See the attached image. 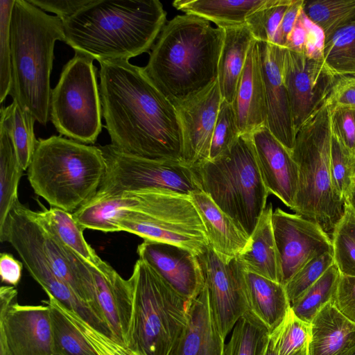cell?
<instances>
[{"label":"cell","mask_w":355,"mask_h":355,"mask_svg":"<svg viewBox=\"0 0 355 355\" xmlns=\"http://www.w3.org/2000/svg\"><path fill=\"white\" fill-rule=\"evenodd\" d=\"M99 90L105 128L123 153L182 162L177 110L146 73L128 60H101Z\"/></svg>","instance_id":"obj_1"},{"label":"cell","mask_w":355,"mask_h":355,"mask_svg":"<svg viewBox=\"0 0 355 355\" xmlns=\"http://www.w3.org/2000/svg\"><path fill=\"white\" fill-rule=\"evenodd\" d=\"M166 23L158 0H91L63 21L64 42L101 60H128L148 52Z\"/></svg>","instance_id":"obj_2"},{"label":"cell","mask_w":355,"mask_h":355,"mask_svg":"<svg viewBox=\"0 0 355 355\" xmlns=\"http://www.w3.org/2000/svg\"><path fill=\"white\" fill-rule=\"evenodd\" d=\"M224 35L202 17L177 15L163 27L144 71L174 105L217 79Z\"/></svg>","instance_id":"obj_3"},{"label":"cell","mask_w":355,"mask_h":355,"mask_svg":"<svg viewBox=\"0 0 355 355\" xmlns=\"http://www.w3.org/2000/svg\"><path fill=\"white\" fill-rule=\"evenodd\" d=\"M10 95L36 121H50L51 74L57 41L64 42L63 22L28 0H15L10 26Z\"/></svg>","instance_id":"obj_4"},{"label":"cell","mask_w":355,"mask_h":355,"mask_svg":"<svg viewBox=\"0 0 355 355\" xmlns=\"http://www.w3.org/2000/svg\"><path fill=\"white\" fill-rule=\"evenodd\" d=\"M105 172L99 146L53 135L38 140L27 177L51 206L73 213L96 194Z\"/></svg>","instance_id":"obj_5"},{"label":"cell","mask_w":355,"mask_h":355,"mask_svg":"<svg viewBox=\"0 0 355 355\" xmlns=\"http://www.w3.org/2000/svg\"><path fill=\"white\" fill-rule=\"evenodd\" d=\"M129 280L132 313L126 347L137 355H168L187 324L191 300L139 258Z\"/></svg>","instance_id":"obj_6"},{"label":"cell","mask_w":355,"mask_h":355,"mask_svg":"<svg viewBox=\"0 0 355 355\" xmlns=\"http://www.w3.org/2000/svg\"><path fill=\"white\" fill-rule=\"evenodd\" d=\"M191 167L200 190L250 237L269 194L258 166L251 134L241 135L229 153Z\"/></svg>","instance_id":"obj_7"},{"label":"cell","mask_w":355,"mask_h":355,"mask_svg":"<svg viewBox=\"0 0 355 355\" xmlns=\"http://www.w3.org/2000/svg\"><path fill=\"white\" fill-rule=\"evenodd\" d=\"M330 109L327 103L296 133L292 156L299 168L293 211L332 232L345 210L334 193L330 174L331 144Z\"/></svg>","instance_id":"obj_8"},{"label":"cell","mask_w":355,"mask_h":355,"mask_svg":"<svg viewBox=\"0 0 355 355\" xmlns=\"http://www.w3.org/2000/svg\"><path fill=\"white\" fill-rule=\"evenodd\" d=\"M128 193L132 202L130 210L125 211L117 221L121 232L178 245L197 257L209 245L190 196L162 190Z\"/></svg>","instance_id":"obj_9"},{"label":"cell","mask_w":355,"mask_h":355,"mask_svg":"<svg viewBox=\"0 0 355 355\" xmlns=\"http://www.w3.org/2000/svg\"><path fill=\"white\" fill-rule=\"evenodd\" d=\"M94 60L75 52L52 89L50 120L68 139L94 144L101 132L103 116Z\"/></svg>","instance_id":"obj_10"},{"label":"cell","mask_w":355,"mask_h":355,"mask_svg":"<svg viewBox=\"0 0 355 355\" xmlns=\"http://www.w3.org/2000/svg\"><path fill=\"white\" fill-rule=\"evenodd\" d=\"M98 146L106 164L99 193L162 190L190 196L200 190L191 167L182 162L140 157L123 153L112 144Z\"/></svg>","instance_id":"obj_11"},{"label":"cell","mask_w":355,"mask_h":355,"mask_svg":"<svg viewBox=\"0 0 355 355\" xmlns=\"http://www.w3.org/2000/svg\"><path fill=\"white\" fill-rule=\"evenodd\" d=\"M27 210L28 207L19 201L15 204L0 236L1 242H8L12 246L24 266L46 294L51 295L96 329L107 334L109 329L106 324L53 271L32 232Z\"/></svg>","instance_id":"obj_12"},{"label":"cell","mask_w":355,"mask_h":355,"mask_svg":"<svg viewBox=\"0 0 355 355\" xmlns=\"http://www.w3.org/2000/svg\"><path fill=\"white\" fill-rule=\"evenodd\" d=\"M197 257L214 319L225 339L239 318L249 310L245 269L236 257L218 254L210 245Z\"/></svg>","instance_id":"obj_13"},{"label":"cell","mask_w":355,"mask_h":355,"mask_svg":"<svg viewBox=\"0 0 355 355\" xmlns=\"http://www.w3.org/2000/svg\"><path fill=\"white\" fill-rule=\"evenodd\" d=\"M15 286L0 288V338L12 355H54L49 306L21 305Z\"/></svg>","instance_id":"obj_14"},{"label":"cell","mask_w":355,"mask_h":355,"mask_svg":"<svg viewBox=\"0 0 355 355\" xmlns=\"http://www.w3.org/2000/svg\"><path fill=\"white\" fill-rule=\"evenodd\" d=\"M282 77L297 133L326 103L336 77L328 69L323 58H312L304 53L287 49L282 64Z\"/></svg>","instance_id":"obj_15"},{"label":"cell","mask_w":355,"mask_h":355,"mask_svg":"<svg viewBox=\"0 0 355 355\" xmlns=\"http://www.w3.org/2000/svg\"><path fill=\"white\" fill-rule=\"evenodd\" d=\"M272 225L283 285L313 259L332 252L329 234L300 215L277 208L272 214Z\"/></svg>","instance_id":"obj_16"},{"label":"cell","mask_w":355,"mask_h":355,"mask_svg":"<svg viewBox=\"0 0 355 355\" xmlns=\"http://www.w3.org/2000/svg\"><path fill=\"white\" fill-rule=\"evenodd\" d=\"M222 96L217 79L207 87L174 105L182 138V162L192 166L209 159Z\"/></svg>","instance_id":"obj_17"},{"label":"cell","mask_w":355,"mask_h":355,"mask_svg":"<svg viewBox=\"0 0 355 355\" xmlns=\"http://www.w3.org/2000/svg\"><path fill=\"white\" fill-rule=\"evenodd\" d=\"M258 46L265 89L266 125L271 133L292 152L296 133L282 77V64L286 49L263 42H258Z\"/></svg>","instance_id":"obj_18"},{"label":"cell","mask_w":355,"mask_h":355,"mask_svg":"<svg viewBox=\"0 0 355 355\" xmlns=\"http://www.w3.org/2000/svg\"><path fill=\"white\" fill-rule=\"evenodd\" d=\"M139 259L151 266L174 290L193 300L205 286L196 255L171 243L144 240L137 247Z\"/></svg>","instance_id":"obj_19"},{"label":"cell","mask_w":355,"mask_h":355,"mask_svg":"<svg viewBox=\"0 0 355 355\" xmlns=\"http://www.w3.org/2000/svg\"><path fill=\"white\" fill-rule=\"evenodd\" d=\"M251 136L267 190L293 209L298 188L299 168L291 152L271 133L267 125L256 130Z\"/></svg>","instance_id":"obj_20"},{"label":"cell","mask_w":355,"mask_h":355,"mask_svg":"<svg viewBox=\"0 0 355 355\" xmlns=\"http://www.w3.org/2000/svg\"><path fill=\"white\" fill-rule=\"evenodd\" d=\"M98 314L110 329L113 339L127 345L132 313V290L105 261L96 267L89 264Z\"/></svg>","instance_id":"obj_21"},{"label":"cell","mask_w":355,"mask_h":355,"mask_svg":"<svg viewBox=\"0 0 355 355\" xmlns=\"http://www.w3.org/2000/svg\"><path fill=\"white\" fill-rule=\"evenodd\" d=\"M27 212L32 232L54 273L100 318L96 306L89 263L61 243L43 227L35 218L34 211L28 208Z\"/></svg>","instance_id":"obj_22"},{"label":"cell","mask_w":355,"mask_h":355,"mask_svg":"<svg viewBox=\"0 0 355 355\" xmlns=\"http://www.w3.org/2000/svg\"><path fill=\"white\" fill-rule=\"evenodd\" d=\"M241 135L266 125L267 113L258 42L250 48L232 102Z\"/></svg>","instance_id":"obj_23"},{"label":"cell","mask_w":355,"mask_h":355,"mask_svg":"<svg viewBox=\"0 0 355 355\" xmlns=\"http://www.w3.org/2000/svg\"><path fill=\"white\" fill-rule=\"evenodd\" d=\"M225 339L213 317L207 289L191 300L187 324L168 355H225Z\"/></svg>","instance_id":"obj_24"},{"label":"cell","mask_w":355,"mask_h":355,"mask_svg":"<svg viewBox=\"0 0 355 355\" xmlns=\"http://www.w3.org/2000/svg\"><path fill=\"white\" fill-rule=\"evenodd\" d=\"M309 355H354L355 322L345 315L334 300L311 322Z\"/></svg>","instance_id":"obj_25"},{"label":"cell","mask_w":355,"mask_h":355,"mask_svg":"<svg viewBox=\"0 0 355 355\" xmlns=\"http://www.w3.org/2000/svg\"><path fill=\"white\" fill-rule=\"evenodd\" d=\"M190 198L204 225L209 245L218 254L237 257L249 236L204 191H196Z\"/></svg>","instance_id":"obj_26"},{"label":"cell","mask_w":355,"mask_h":355,"mask_svg":"<svg viewBox=\"0 0 355 355\" xmlns=\"http://www.w3.org/2000/svg\"><path fill=\"white\" fill-rule=\"evenodd\" d=\"M271 204L261 213L243 251L236 257L247 272L282 284L278 252L275 241Z\"/></svg>","instance_id":"obj_27"},{"label":"cell","mask_w":355,"mask_h":355,"mask_svg":"<svg viewBox=\"0 0 355 355\" xmlns=\"http://www.w3.org/2000/svg\"><path fill=\"white\" fill-rule=\"evenodd\" d=\"M224 31L217 81L222 98L232 103L250 48L255 39L246 24Z\"/></svg>","instance_id":"obj_28"},{"label":"cell","mask_w":355,"mask_h":355,"mask_svg":"<svg viewBox=\"0 0 355 355\" xmlns=\"http://www.w3.org/2000/svg\"><path fill=\"white\" fill-rule=\"evenodd\" d=\"M245 275L249 310L270 334L291 308L285 286L246 270Z\"/></svg>","instance_id":"obj_29"},{"label":"cell","mask_w":355,"mask_h":355,"mask_svg":"<svg viewBox=\"0 0 355 355\" xmlns=\"http://www.w3.org/2000/svg\"><path fill=\"white\" fill-rule=\"evenodd\" d=\"M272 2V0H176L173 6L185 14L202 17L225 29L245 24L252 13Z\"/></svg>","instance_id":"obj_30"},{"label":"cell","mask_w":355,"mask_h":355,"mask_svg":"<svg viewBox=\"0 0 355 355\" xmlns=\"http://www.w3.org/2000/svg\"><path fill=\"white\" fill-rule=\"evenodd\" d=\"M132 198L128 193L118 195L96 194L72 213L84 229L103 232H121L117 221L131 207Z\"/></svg>","instance_id":"obj_31"},{"label":"cell","mask_w":355,"mask_h":355,"mask_svg":"<svg viewBox=\"0 0 355 355\" xmlns=\"http://www.w3.org/2000/svg\"><path fill=\"white\" fill-rule=\"evenodd\" d=\"M36 220L51 232L64 245L68 247L90 264L98 267L103 260L86 241L84 229L72 213L51 207L34 211Z\"/></svg>","instance_id":"obj_32"},{"label":"cell","mask_w":355,"mask_h":355,"mask_svg":"<svg viewBox=\"0 0 355 355\" xmlns=\"http://www.w3.org/2000/svg\"><path fill=\"white\" fill-rule=\"evenodd\" d=\"M0 116V127L9 134L19 165L26 171L38 142L34 132L36 121L15 101L7 107L1 106Z\"/></svg>","instance_id":"obj_33"},{"label":"cell","mask_w":355,"mask_h":355,"mask_svg":"<svg viewBox=\"0 0 355 355\" xmlns=\"http://www.w3.org/2000/svg\"><path fill=\"white\" fill-rule=\"evenodd\" d=\"M23 171L9 134L0 127V236L10 211L19 201L18 185Z\"/></svg>","instance_id":"obj_34"},{"label":"cell","mask_w":355,"mask_h":355,"mask_svg":"<svg viewBox=\"0 0 355 355\" xmlns=\"http://www.w3.org/2000/svg\"><path fill=\"white\" fill-rule=\"evenodd\" d=\"M323 59L336 77H355V21L325 37Z\"/></svg>","instance_id":"obj_35"},{"label":"cell","mask_w":355,"mask_h":355,"mask_svg":"<svg viewBox=\"0 0 355 355\" xmlns=\"http://www.w3.org/2000/svg\"><path fill=\"white\" fill-rule=\"evenodd\" d=\"M47 304L51 311L54 355H98L83 335L62 313L56 299L50 294Z\"/></svg>","instance_id":"obj_36"},{"label":"cell","mask_w":355,"mask_h":355,"mask_svg":"<svg viewBox=\"0 0 355 355\" xmlns=\"http://www.w3.org/2000/svg\"><path fill=\"white\" fill-rule=\"evenodd\" d=\"M269 334L266 327L248 310L234 327L225 355H265Z\"/></svg>","instance_id":"obj_37"},{"label":"cell","mask_w":355,"mask_h":355,"mask_svg":"<svg viewBox=\"0 0 355 355\" xmlns=\"http://www.w3.org/2000/svg\"><path fill=\"white\" fill-rule=\"evenodd\" d=\"M311 338V323L299 318L291 308L269 334V343L276 355L309 354Z\"/></svg>","instance_id":"obj_38"},{"label":"cell","mask_w":355,"mask_h":355,"mask_svg":"<svg viewBox=\"0 0 355 355\" xmlns=\"http://www.w3.org/2000/svg\"><path fill=\"white\" fill-rule=\"evenodd\" d=\"M303 10L325 37L355 21V0H304Z\"/></svg>","instance_id":"obj_39"},{"label":"cell","mask_w":355,"mask_h":355,"mask_svg":"<svg viewBox=\"0 0 355 355\" xmlns=\"http://www.w3.org/2000/svg\"><path fill=\"white\" fill-rule=\"evenodd\" d=\"M340 272L335 263L291 305L294 313L301 320L311 323L319 311L334 299Z\"/></svg>","instance_id":"obj_40"},{"label":"cell","mask_w":355,"mask_h":355,"mask_svg":"<svg viewBox=\"0 0 355 355\" xmlns=\"http://www.w3.org/2000/svg\"><path fill=\"white\" fill-rule=\"evenodd\" d=\"M331 234L334 263L340 275L355 277V211L348 202Z\"/></svg>","instance_id":"obj_41"},{"label":"cell","mask_w":355,"mask_h":355,"mask_svg":"<svg viewBox=\"0 0 355 355\" xmlns=\"http://www.w3.org/2000/svg\"><path fill=\"white\" fill-rule=\"evenodd\" d=\"M330 174L336 195L344 202H349L355 189V155L345 148L333 135Z\"/></svg>","instance_id":"obj_42"},{"label":"cell","mask_w":355,"mask_h":355,"mask_svg":"<svg viewBox=\"0 0 355 355\" xmlns=\"http://www.w3.org/2000/svg\"><path fill=\"white\" fill-rule=\"evenodd\" d=\"M241 135L232 104L223 99L212 135L209 160L229 153Z\"/></svg>","instance_id":"obj_43"},{"label":"cell","mask_w":355,"mask_h":355,"mask_svg":"<svg viewBox=\"0 0 355 355\" xmlns=\"http://www.w3.org/2000/svg\"><path fill=\"white\" fill-rule=\"evenodd\" d=\"M293 0H272L267 6L252 13L247 19L255 40L272 43L283 17Z\"/></svg>","instance_id":"obj_44"},{"label":"cell","mask_w":355,"mask_h":355,"mask_svg":"<svg viewBox=\"0 0 355 355\" xmlns=\"http://www.w3.org/2000/svg\"><path fill=\"white\" fill-rule=\"evenodd\" d=\"M62 313L72 322L98 355H137L123 344L96 329L57 300Z\"/></svg>","instance_id":"obj_45"},{"label":"cell","mask_w":355,"mask_h":355,"mask_svg":"<svg viewBox=\"0 0 355 355\" xmlns=\"http://www.w3.org/2000/svg\"><path fill=\"white\" fill-rule=\"evenodd\" d=\"M15 0L0 1V102L10 94L12 85L10 26Z\"/></svg>","instance_id":"obj_46"},{"label":"cell","mask_w":355,"mask_h":355,"mask_svg":"<svg viewBox=\"0 0 355 355\" xmlns=\"http://www.w3.org/2000/svg\"><path fill=\"white\" fill-rule=\"evenodd\" d=\"M334 263L332 252L313 259L302 268L285 285L291 305Z\"/></svg>","instance_id":"obj_47"},{"label":"cell","mask_w":355,"mask_h":355,"mask_svg":"<svg viewBox=\"0 0 355 355\" xmlns=\"http://www.w3.org/2000/svg\"><path fill=\"white\" fill-rule=\"evenodd\" d=\"M329 109L332 135L355 155V107L338 105Z\"/></svg>","instance_id":"obj_48"},{"label":"cell","mask_w":355,"mask_h":355,"mask_svg":"<svg viewBox=\"0 0 355 355\" xmlns=\"http://www.w3.org/2000/svg\"><path fill=\"white\" fill-rule=\"evenodd\" d=\"M316 35V26L306 17L302 8L290 33L285 48L298 53H305Z\"/></svg>","instance_id":"obj_49"},{"label":"cell","mask_w":355,"mask_h":355,"mask_svg":"<svg viewBox=\"0 0 355 355\" xmlns=\"http://www.w3.org/2000/svg\"><path fill=\"white\" fill-rule=\"evenodd\" d=\"M334 300L338 309L355 322V277L340 275Z\"/></svg>","instance_id":"obj_50"},{"label":"cell","mask_w":355,"mask_h":355,"mask_svg":"<svg viewBox=\"0 0 355 355\" xmlns=\"http://www.w3.org/2000/svg\"><path fill=\"white\" fill-rule=\"evenodd\" d=\"M326 103L329 107H355V77H336Z\"/></svg>","instance_id":"obj_51"},{"label":"cell","mask_w":355,"mask_h":355,"mask_svg":"<svg viewBox=\"0 0 355 355\" xmlns=\"http://www.w3.org/2000/svg\"><path fill=\"white\" fill-rule=\"evenodd\" d=\"M42 10L55 14L63 22L91 0H28Z\"/></svg>","instance_id":"obj_52"},{"label":"cell","mask_w":355,"mask_h":355,"mask_svg":"<svg viewBox=\"0 0 355 355\" xmlns=\"http://www.w3.org/2000/svg\"><path fill=\"white\" fill-rule=\"evenodd\" d=\"M303 3L304 0L292 1L276 32L272 44L285 48L288 35L291 32L297 18L302 8Z\"/></svg>","instance_id":"obj_53"},{"label":"cell","mask_w":355,"mask_h":355,"mask_svg":"<svg viewBox=\"0 0 355 355\" xmlns=\"http://www.w3.org/2000/svg\"><path fill=\"white\" fill-rule=\"evenodd\" d=\"M24 264L12 254L1 252L0 254V275L1 282L16 286L21 278Z\"/></svg>","instance_id":"obj_54"},{"label":"cell","mask_w":355,"mask_h":355,"mask_svg":"<svg viewBox=\"0 0 355 355\" xmlns=\"http://www.w3.org/2000/svg\"><path fill=\"white\" fill-rule=\"evenodd\" d=\"M265 355H276L274 350L272 349L269 341H268V346L266 347ZM297 355H309V354L307 353H301Z\"/></svg>","instance_id":"obj_55"},{"label":"cell","mask_w":355,"mask_h":355,"mask_svg":"<svg viewBox=\"0 0 355 355\" xmlns=\"http://www.w3.org/2000/svg\"><path fill=\"white\" fill-rule=\"evenodd\" d=\"M348 202L350 204V205L352 206V207L353 208V209L355 211V189L353 192L351 199L349 200V201Z\"/></svg>","instance_id":"obj_56"},{"label":"cell","mask_w":355,"mask_h":355,"mask_svg":"<svg viewBox=\"0 0 355 355\" xmlns=\"http://www.w3.org/2000/svg\"><path fill=\"white\" fill-rule=\"evenodd\" d=\"M354 355H355V354H354Z\"/></svg>","instance_id":"obj_57"}]
</instances>
